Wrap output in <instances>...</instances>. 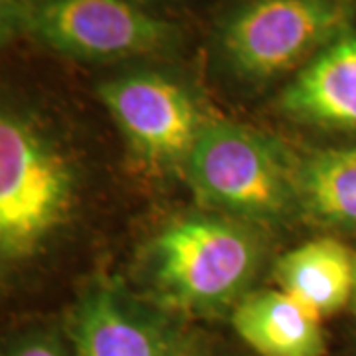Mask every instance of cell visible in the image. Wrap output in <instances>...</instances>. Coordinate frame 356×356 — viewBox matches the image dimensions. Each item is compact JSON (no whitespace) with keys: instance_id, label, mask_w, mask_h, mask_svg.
I'll return each mask as SVG.
<instances>
[{"instance_id":"1","label":"cell","mask_w":356,"mask_h":356,"mask_svg":"<svg viewBox=\"0 0 356 356\" xmlns=\"http://www.w3.org/2000/svg\"><path fill=\"white\" fill-rule=\"evenodd\" d=\"M355 24L356 0H228L212 26V62L242 88L287 83Z\"/></svg>"},{"instance_id":"2","label":"cell","mask_w":356,"mask_h":356,"mask_svg":"<svg viewBox=\"0 0 356 356\" xmlns=\"http://www.w3.org/2000/svg\"><path fill=\"white\" fill-rule=\"evenodd\" d=\"M198 200L243 222H281L299 208L295 165L254 129L208 119L184 163Z\"/></svg>"},{"instance_id":"3","label":"cell","mask_w":356,"mask_h":356,"mask_svg":"<svg viewBox=\"0 0 356 356\" xmlns=\"http://www.w3.org/2000/svg\"><path fill=\"white\" fill-rule=\"evenodd\" d=\"M14 36H26L65 60L123 64L172 56L186 30L131 0H32Z\"/></svg>"},{"instance_id":"4","label":"cell","mask_w":356,"mask_h":356,"mask_svg":"<svg viewBox=\"0 0 356 356\" xmlns=\"http://www.w3.org/2000/svg\"><path fill=\"white\" fill-rule=\"evenodd\" d=\"M257 264V238L236 220L222 216L177 220L151 248L159 293L177 307L202 313L240 303Z\"/></svg>"},{"instance_id":"5","label":"cell","mask_w":356,"mask_h":356,"mask_svg":"<svg viewBox=\"0 0 356 356\" xmlns=\"http://www.w3.org/2000/svg\"><path fill=\"white\" fill-rule=\"evenodd\" d=\"M72 200L64 159L22 115L0 117V252L14 261L38 250Z\"/></svg>"},{"instance_id":"6","label":"cell","mask_w":356,"mask_h":356,"mask_svg":"<svg viewBox=\"0 0 356 356\" xmlns=\"http://www.w3.org/2000/svg\"><path fill=\"white\" fill-rule=\"evenodd\" d=\"M95 95L129 145L159 165L184 166L210 119L182 77L156 67H131L103 77Z\"/></svg>"},{"instance_id":"7","label":"cell","mask_w":356,"mask_h":356,"mask_svg":"<svg viewBox=\"0 0 356 356\" xmlns=\"http://www.w3.org/2000/svg\"><path fill=\"white\" fill-rule=\"evenodd\" d=\"M277 107L307 125L356 131V24L283 83Z\"/></svg>"},{"instance_id":"8","label":"cell","mask_w":356,"mask_h":356,"mask_svg":"<svg viewBox=\"0 0 356 356\" xmlns=\"http://www.w3.org/2000/svg\"><path fill=\"white\" fill-rule=\"evenodd\" d=\"M76 356H177L170 334L109 287L89 293L74 321Z\"/></svg>"},{"instance_id":"9","label":"cell","mask_w":356,"mask_h":356,"mask_svg":"<svg viewBox=\"0 0 356 356\" xmlns=\"http://www.w3.org/2000/svg\"><path fill=\"white\" fill-rule=\"evenodd\" d=\"M232 325L261 356H323L321 318L281 289L257 291L236 303Z\"/></svg>"},{"instance_id":"10","label":"cell","mask_w":356,"mask_h":356,"mask_svg":"<svg viewBox=\"0 0 356 356\" xmlns=\"http://www.w3.org/2000/svg\"><path fill=\"white\" fill-rule=\"evenodd\" d=\"M275 281L281 291L323 318L355 297L356 255L332 238L311 240L283 254Z\"/></svg>"},{"instance_id":"11","label":"cell","mask_w":356,"mask_h":356,"mask_svg":"<svg viewBox=\"0 0 356 356\" xmlns=\"http://www.w3.org/2000/svg\"><path fill=\"white\" fill-rule=\"evenodd\" d=\"M299 208L325 226L356 229V147L325 149L295 163Z\"/></svg>"},{"instance_id":"12","label":"cell","mask_w":356,"mask_h":356,"mask_svg":"<svg viewBox=\"0 0 356 356\" xmlns=\"http://www.w3.org/2000/svg\"><path fill=\"white\" fill-rule=\"evenodd\" d=\"M8 356H65L64 348L50 337H34L22 341Z\"/></svg>"},{"instance_id":"13","label":"cell","mask_w":356,"mask_h":356,"mask_svg":"<svg viewBox=\"0 0 356 356\" xmlns=\"http://www.w3.org/2000/svg\"><path fill=\"white\" fill-rule=\"evenodd\" d=\"M32 0H0V14H2V36L4 40L13 38L14 28Z\"/></svg>"},{"instance_id":"14","label":"cell","mask_w":356,"mask_h":356,"mask_svg":"<svg viewBox=\"0 0 356 356\" xmlns=\"http://www.w3.org/2000/svg\"><path fill=\"white\" fill-rule=\"evenodd\" d=\"M131 2L140 6V8H145V10H149V13L170 18L168 13H170L172 8H177V6L186 4L188 0H131ZM172 20H175V18H172Z\"/></svg>"},{"instance_id":"15","label":"cell","mask_w":356,"mask_h":356,"mask_svg":"<svg viewBox=\"0 0 356 356\" xmlns=\"http://www.w3.org/2000/svg\"><path fill=\"white\" fill-rule=\"evenodd\" d=\"M177 356H202V355H196V353H186V350H182V348H178Z\"/></svg>"},{"instance_id":"16","label":"cell","mask_w":356,"mask_h":356,"mask_svg":"<svg viewBox=\"0 0 356 356\" xmlns=\"http://www.w3.org/2000/svg\"><path fill=\"white\" fill-rule=\"evenodd\" d=\"M353 299H355V303H356V287H355V297H353Z\"/></svg>"}]
</instances>
